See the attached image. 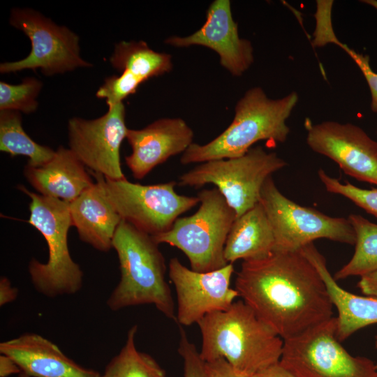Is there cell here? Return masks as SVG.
I'll list each match as a JSON object with an SVG mask.
<instances>
[{
    "mask_svg": "<svg viewBox=\"0 0 377 377\" xmlns=\"http://www.w3.org/2000/svg\"><path fill=\"white\" fill-rule=\"evenodd\" d=\"M235 289L283 340L333 317L325 282L301 250L243 261Z\"/></svg>",
    "mask_w": 377,
    "mask_h": 377,
    "instance_id": "6da1fadb",
    "label": "cell"
},
{
    "mask_svg": "<svg viewBox=\"0 0 377 377\" xmlns=\"http://www.w3.org/2000/svg\"><path fill=\"white\" fill-rule=\"evenodd\" d=\"M197 324L202 335L200 355L205 362L224 358L249 376L280 362L283 339L242 300L225 311L206 315Z\"/></svg>",
    "mask_w": 377,
    "mask_h": 377,
    "instance_id": "7a4b0ae2",
    "label": "cell"
},
{
    "mask_svg": "<svg viewBox=\"0 0 377 377\" xmlns=\"http://www.w3.org/2000/svg\"><path fill=\"white\" fill-rule=\"evenodd\" d=\"M298 101L296 91L270 98L260 87L249 89L237 103L228 127L205 145L192 143L182 154L181 163L239 157L260 140L285 142L290 133L286 121Z\"/></svg>",
    "mask_w": 377,
    "mask_h": 377,
    "instance_id": "3957f363",
    "label": "cell"
},
{
    "mask_svg": "<svg viewBox=\"0 0 377 377\" xmlns=\"http://www.w3.org/2000/svg\"><path fill=\"white\" fill-rule=\"evenodd\" d=\"M120 280L106 301L113 311L153 304L176 322L175 302L165 279V258L152 236L121 220L112 240Z\"/></svg>",
    "mask_w": 377,
    "mask_h": 377,
    "instance_id": "277c9868",
    "label": "cell"
},
{
    "mask_svg": "<svg viewBox=\"0 0 377 377\" xmlns=\"http://www.w3.org/2000/svg\"><path fill=\"white\" fill-rule=\"evenodd\" d=\"M17 188L31 199L27 222L45 238L48 258L45 263L33 258L28 270L35 290L47 297L73 295L83 286V272L70 254L68 232L73 226L69 203Z\"/></svg>",
    "mask_w": 377,
    "mask_h": 377,
    "instance_id": "5b68a950",
    "label": "cell"
},
{
    "mask_svg": "<svg viewBox=\"0 0 377 377\" xmlns=\"http://www.w3.org/2000/svg\"><path fill=\"white\" fill-rule=\"evenodd\" d=\"M197 197L200 207L195 214L179 217L168 231L152 237L158 244L165 243L182 251L191 269L207 272L228 264L224 249L237 216L216 188L203 189Z\"/></svg>",
    "mask_w": 377,
    "mask_h": 377,
    "instance_id": "8992f818",
    "label": "cell"
},
{
    "mask_svg": "<svg viewBox=\"0 0 377 377\" xmlns=\"http://www.w3.org/2000/svg\"><path fill=\"white\" fill-rule=\"evenodd\" d=\"M286 165L276 153L257 146L239 157L205 162L181 175L179 184L195 188L214 184L237 218L260 202L266 179Z\"/></svg>",
    "mask_w": 377,
    "mask_h": 377,
    "instance_id": "52a82bcc",
    "label": "cell"
},
{
    "mask_svg": "<svg viewBox=\"0 0 377 377\" xmlns=\"http://www.w3.org/2000/svg\"><path fill=\"white\" fill-rule=\"evenodd\" d=\"M279 363L295 377H377L371 360L342 346L334 316L283 340Z\"/></svg>",
    "mask_w": 377,
    "mask_h": 377,
    "instance_id": "ba28073f",
    "label": "cell"
},
{
    "mask_svg": "<svg viewBox=\"0 0 377 377\" xmlns=\"http://www.w3.org/2000/svg\"><path fill=\"white\" fill-rule=\"evenodd\" d=\"M260 202L274 232L273 252L299 251L318 239L355 244V233L348 218L330 216L295 202L279 190L272 176L262 187Z\"/></svg>",
    "mask_w": 377,
    "mask_h": 377,
    "instance_id": "9c48e42d",
    "label": "cell"
},
{
    "mask_svg": "<svg viewBox=\"0 0 377 377\" xmlns=\"http://www.w3.org/2000/svg\"><path fill=\"white\" fill-rule=\"evenodd\" d=\"M9 22L29 38L31 50L22 59L1 63V73L40 69L51 76L92 66L80 56L79 36L66 26L31 8H13Z\"/></svg>",
    "mask_w": 377,
    "mask_h": 377,
    "instance_id": "30bf717a",
    "label": "cell"
},
{
    "mask_svg": "<svg viewBox=\"0 0 377 377\" xmlns=\"http://www.w3.org/2000/svg\"><path fill=\"white\" fill-rule=\"evenodd\" d=\"M102 182L121 219L152 237L168 231L181 214L200 203L197 196L178 194L175 181L142 185L103 176Z\"/></svg>",
    "mask_w": 377,
    "mask_h": 377,
    "instance_id": "8fae6325",
    "label": "cell"
},
{
    "mask_svg": "<svg viewBox=\"0 0 377 377\" xmlns=\"http://www.w3.org/2000/svg\"><path fill=\"white\" fill-rule=\"evenodd\" d=\"M108 106L107 112L98 118L69 119V149L93 172L119 180L126 178L120 161L121 142L128 129L126 110L123 102Z\"/></svg>",
    "mask_w": 377,
    "mask_h": 377,
    "instance_id": "7c38bea8",
    "label": "cell"
},
{
    "mask_svg": "<svg viewBox=\"0 0 377 377\" xmlns=\"http://www.w3.org/2000/svg\"><path fill=\"white\" fill-rule=\"evenodd\" d=\"M168 267L177 295L176 322L180 326H190L207 314L225 311L239 297L237 290L230 288L232 263L219 269L199 272L172 258Z\"/></svg>",
    "mask_w": 377,
    "mask_h": 377,
    "instance_id": "4fadbf2b",
    "label": "cell"
},
{
    "mask_svg": "<svg viewBox=\"0 0 377 377\" xmlns=\"http://www.w3.org/2000/svg\"><path fill=\"white\" fill-rule=\"evenodd\" d=\"M306 144L333 161L346 175L377 186V140L351 123L306 121Z\"/></svg>",
    "mask_w": 377,
    "mask_h": 377,
    "instance_id": "5bb4252c",
    "label": "cell"
},
{
    "mask_svg": "<svg viewBox=\"0 0 377 377\" xmlns=\"http://www.w3.org/2000/svg\"><path fill=\"white\" fill-rule=\"evenodd\" d=\"M165 43L175 47L201 45L209 48L219 54L220 64L237 77L242 75L254 61L252 44L239 37L229 0H214L200 29L187 36H170Z\"/></svg>",
    "mask_w": 377,
    "mask_h": 377,
    "instance_id": "9a60e30c",
    "label": "cell"
},
{
    "mask_svg": "<svg viewBox=\"0 0 377 377\" xmlns=\"http://www.w3.org/2000/svg\"><path fill=\"white\" fill-rule=\"evenodd\" d=\"M110 62L121 74L106 77L96 94L105 99L107 105L123 102L142 83L172 68L170 54L154 51L143 40L117 43Z\"/></svg>",
    "mask_w": 377,
    "mask_h": 377,
    "instance_id": "2e32d148",
    "label": "cell"
},
{
    "mask_svg": "<svg viewBox=\"0 0 377 377\" xmlns=\"http://www.w3.org/2000/svg\"><path fill=\"white\" fill-rule=\"evenodd\" d=\"M194 133L181 118L157 119L142 129H128L131 153L125 162L134 178L143 179L170 157L184 153L193 143Z\"/></svg>",
    "mask_w": 377,
    "mask_h": 377,
    "instance_id": "e0dca14e",
    "label": "cell"
},
{
    "mask_svg": "<svg viewBox=\"0 0 377 377\" xmlns=\"http://www.w3.org/2000/svg\"><path fill=\"white\" fill-rule=\"evenodd\" d=\"M0 353L11 357L29 377H100L66 355L57 345L44 337L24 333L0 343Z\"/></svg>",
    "mask_w": 377,
    "mask_h": 377,
    "instance_id": "ac0fdd59",
    "label": "cell"
},
{
    "mask_svg": "<svg viewBox=\"0 0 377 377\" xmlns=\"http://www.w3.org/2000/svg\"><path fill=\"white\" fill-rule=\"evenodd\" d=\"M96 182L69 203L73 226L77 230L80 239L101 252L112 248L116 230L121 221L108 198L103 175L93 172Z\"/></svg>",
    "mask_w": 377,
    "mask_h": 377,
    "instance_id": "d6986e66",
    "label": "cell"
},
{
    "mask_svg": "<svg viewBox=\"0 0 377 377\" xmlns=\"http://www.w3.org/2000/svg\"><path fill=\"white\" fill-rule=\"evenodd\" d=\"M24 177L45 196L71 202L90 188L93 182L84 165L68 148L59 147L53 157L39 166L27 164Z\"/></svg>",
    "mask_w": 377,
    "mask_h": 377,
    "instance_id": "ffe728a7",
    "label": "cell"
},
{
    "mask_svg": "<svg viewBox=\"0 0 377 377\" xmlns=\"http://www.w3.org/2000/svg\"><path fill=\"white\" fill-rule=\"evenodd\" d=\"M301 251L319 272L337 310V337L340 341L360 329L377 324L376 297L357 295L342 288L328 270L324 256L313 243Z\"/></svg>",
    "mask_w": 377,
    "mask_h": 377,
    "instance_id": "44dd1931",
    "label": "cell"
},
{
    "mask_svg": "<svg viewBox=\"0 0 377 377\" xmlns=\"http://www.w3.org/2000/svg\"><path fill=\"white\" fill-rule=\"evenodd\" d=\"M274 232L260 202L240 216L232 225L224 249L228 263L265 258L274 248Z\"/></svg>",
    "mask_w": 377,
    "mask_h": 377,
    "instance_id": "7402d4cb",
    "label": "cell"
},
{
    "mask_svg": "<svg viewBox=\"0 0 377 377\" xmlns=\"http://www.w3.org/2000/svg\"><path fill=\"white\" fill-rule=\"evenodd\" d=\"M0 150L11 156L29 157L28 165L39 166L49 161L55 150L34 141L22 125L21 112L0 110Z\"/></svg>",
    "mask_w": 377,
    "mask_h": 377,
    "instance_id": "603a6c76",
    "label": "cell"
},
{
    "mask_svg": "<svg viewBox=\"0 0 377 377\" xmlns=\"http://www.w3.org/2000/svg\"><path fill=\"white\" fill-rule=\"evenodd\" d=\"M355 233V252L351 259L334 274L335 280L362 276L377 268V223L360 214L348 217Z\"/></svg>",
    "mask_w": 377,
    "mask_h": 377,
    "instance_id": "cb8c5ba5",
    "label": "cell"
},
{
    "mask_svg": "<svg viewBox=\"0 0 377 377\" xmlns=\"http://www.w3.org/2000/svg\"><path fill=\"white\" fill-rule=\"evenodd\" d=\"M137 332V325L128 330L124 345L108 363L100 377H168L151 355L138 350L135 343Z\"/></svg>",
    "mask_w": 377,
    "mask_h": 377,
    "instance_id": "d4e9b609",
    "label": "cell"
},
{
    "mask_svg": "<svg viewBox=\"0 0 377 377\" xmlns=\"http://www.w3.org/2000/svg\"><path fill=\"white\" fill-rule=\"evenodd\" d=\"M42 88L43 82L34 77H25L18 84L1 81L0 110H15L25 114L35 112Z\"/></svg>",
    "mask_w": 377,
    "mask_h": 377,
    "instance_id": "484cf974",
    "label": "cell"
},
{
    "mask_svg": "<svg viewBox=\"0 0 377 377\" xmlns=\"http://www.w3.org/2000/svg\"><path fill=\"white\" fill-rule=\"evenodd\" d=\"M318 175L328 192L348 198L357 206L377 218V188L365 189L357 187L348 182L342 183L322 169L318 171Z\"/></svg>",
    "mask_w": 377,
    "mask_h": 377,
    "instance_id": "4316f807",
    "label": "cell"
},
{
    "mask_svg": "<svg viewBox=\"0 0 377 377\" xmlns=\"http://www.w3.org/2000/svg\"><path fill=\"white\" fill-rule=\"evenodd\" d=\"M324 43L325 44L330 43L337 45L354 61L368 84L371 94V110L374 112H377V73L371 67L369 57L367 54L359 53L340 42L333 31L326 35Z\"/></svg>",
    "mask_w": 377,
    "mask_h": 377,
    "instance_id": "83f0119b",
    "label": "cell"
},
{
    "mask_svg": "<svg viewBox=\"0 0 377 377\" xmlns=\"http://www.w3.org/2000/svg\"><path fill=\"white\" fill-rule=\"evenodd\" d=\"M178 353L183 359L184 377H205V362L201 358L195 346L190 341L186 332L179 325Z\"/></svg>",
    "mask_w": 377,
    "mask_h": 377,
    "instance_id": "f1b7e54d",
    "label": "cell"
},
{
    "mask_svg": "<svg viewBox=\"0 0 377 377\" xmlns=\"http://www.w3.org/2000/svg\"><path fill=\"white\" fill-rule=\"evenodd\" d=\"M205 377H251L235 370L224 358L205 362Z\"/></svg>",
    "mask_w": 377,
    "mask_h": 377,
    "instance_id": "f546056e",
    "label": "cell"
},
{
    "mask_svg": "<svg viewBox=\"0 0 377 377\" xmlns=\"http://www.w3.org/2000/svg\"><path fill=\"white\" fill-rule=\"evenodd\" d=\"M357 287L365 295L377 298V268L361 276Z\"/></svg>",
    "mask_w": 377,
    "mask_h": 377,
    "instance_id": "4dcf8cb0",
    "label": "cell"
},
{
    "mask_svg": "<svg viewBox=\"0 0 377 377\" xmlns=\"http://www.w3.org/2000/svg\"><path fill=\"white\" fill-rule=\"evenodd\" d=\"M17 295V288L11 286L9 279L1 276L0 279V306H2L13 302L16 300Z\"/></svg>",
    "mask_w": 377,
    "mask_h": 377,
    "instance_id": "1f68e13d",
    "label": "cell"
},
{
    "mask_svg": "<svg viewBox=\"0 0 377 377\" xmlns=\"http://www.w3.org/2000/svg\"><path fill=\"white\" fill-rule=\"evenodd\" d=\"M22 371L17 364L10 357L0 355V377H7L13 374H20Z\"/></svg>",
    "mask_w": 377,
    "mask_h": 377,
    "instance_id": "d6a6232c",
    "label": "cell"
},
{
    "mask_svg": "<svg viewBox=\"0 0 377 377\" xmlns=\"http://www.w3.org/2000/svg\"><path fill=\"white\" fill-rule=\"evenodd\" d=\"M251 377H295L288 370L280 364H274L256 374Z\"/></svg>",
    "mask_w": 377,
    "mask_h": 377,
    "instance_id": "836d02e7",
    "label": "cell"
},
{
    "mask_svg": "<svg viewBox=\"0 0 377 377\" xmlns=\"http://www.w3.org/2000/svg\"><path fill=\"white\" fill-rule=\"evenodd\" d=\"M360 1L377 10V0H362Z\"/></svg>",
    "mask_w": 377,
    "mask_h": 377,
    "instance_id": "e575fe53",
    "label": "cell"
},
{
    "mask_svg": "<svg viewBox=\"0 0 377 377\" xmlns=\"http://www.w3.org/2000/svg\"><path fill=\"white\" fill-rule=\"evenodd\" d=\"M375 347L377 349V335L375 337ZM375 365H376V369L377 370V363L375 364Z\"/></svg>",
    "mask_w": 377,
    "mask_h": 377,
    "instance_id": "d590c367",
    "label": "cell"
},
{
    "mask_svg": "<svg viewBox=\"0 0 377 377\" xmlns=\"http://www.w3.org/2000/svg\"><path fill=\"white\" fill-rule=\"evenodd\" d=\"M18 377H29V376L21 373L18 375Z\"/></svg>",
    "mask_w": 377,
    "mask_h": 377,
    "instance_id": "8d00e7d4",
    "label": "cell"
},
{
    "mask_svg": "<svg viewBox=\"0 0 377 377\" xmlns=\"http://www.w3.org/2000/svg\"><path fill=\"white\" fill-rule=\"evenodd\" d=\"M376 140H377V138H376Z\"/></svg>",
    "mask_w": 377,
    "mask_h": 377,
    "instance_id": "74e56055",
    "label": "cell"
}]
</instances>
